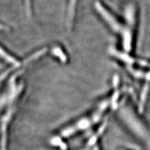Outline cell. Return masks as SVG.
<instances>
[{
  "mask_svg": "<svg viewBox=\"0 0 150 150\" xmlns=\"http://www.w3.org/2000/svg\"><path fill=\"white\" fill-rule=\"evenodd\" d=\"M118 81H116L115 90L110 95L102 100L89 113L81 117L68 126H66L61 131L58 136L51 139V143L54 146L60 148L64 147L65 146L63 143V139L67 140L79 133L93 128L94 126L100 123L111 108L112 106L116 107L118 103L120 95V90L116 89L118 85L117 83H118Z\"/></svg>",
  "mask_w": 150,
  "mask_h": 150,
  "instance_id": "obj_1",
  "label": "cell"
},
{
  "mask_svg": "<svg viewBox=\"0 0 150 150\" xmlns=\"http://www.w3.org/2000/svg\"><path fill=\"white\" fill-rule=\"evenodd\" d=\"M123 47L126 51H129L131 48V41L132 35L129 30H125L123 32Z\"/></svg>",
  "mask_w": 150,
  "mask_h": 150,
  "instance_id": "obj_5",
  "label": "cell"
},
{
  "mask_svg": "<svg viewBox=\"0 0 150 150\" xmlns=\"http://www.w3.org/2000/svg\"><path fill=\"white\" fill-rule=\"evenodd\" d=\"M15 100V98H10V105L9 106L6 115L3 117L2 120V125H1V150H6V127L7 123L9 121V119L11 118L12 113L13 112V108L12 107V103L13 100Z\"/></svg>",
  "mask_w": 150,
  "mask_h": 150,
  "instance_id": "obj_4",
  "label": "cell"
},
{
  "mask_svg": "<svg viewBox=\"0 0 150 150\" xmlns=\"http://www.w3.org/2000/svg\"><path fill=\"white\" fill-rule=\"evenodd\" d=\"M0 57L3 58L7 62L11 63L13 66H16V67H20L21 66V63L20 62H18L13 56L7 53L6 51H4L1 46H0Z\"/></svg>",
  "mask_w": 150,
  "mask_h": 150,
  "instance_id": "obj_6",
  "label": "cell"
},
{
  "mask_svg": "<svg viewBox=\"0 0 150 150\" xmlns=\"http://www.w3.org/2000/svg\"><path fill=\"white\" fill-rule=\"evenodd\" d=\"M116 114L125 126L144 146L150 150V128L127 100L116 106Z\"/></svg>",
  "mask_w": 150,
  "mask_h": 150,
  "instance_id": "obj_2",
  "label": "cell"
},
{
  "mask_svg": "<svg viewBox=\"0 0 150 150\" xmlns=\"http://www.w3.org/2000/svg\"><path fill=\"white\" fill-rule=\"evenodd\" d=\"M134 8H133V6H130L126 8L125 11V18L128 23L131 26L133 25L134 21Z\"/></svg>",
  "mask_w": 150,
  "mask_h": 150,
  "instance_id": "obj_8",
  "label": "cell"
},
{
  "mask_svg": "<svg viewBox=\"0 0 150 150\" xmlns=\"http://www.w3.org/2000/svg\"><path fill=\"white\" fill-rule=\"evenodd\" d=\"M52 52H53V54L56 56H57V57H58L62 62H63V63L67 62V56H66L65 54L63 53L62 50H61L59 48H58V47H56V48H53Z\"/></svg>",
  "mask_w": 150,
  "mask_h": 150,
  "instance_id": "obj_9",
  "label": "cell"
},
{
  "mask_svg": "<svg viewBox=\"0 0 150 150\" xmlns=\"http://www.w3.org/2000/svg\"><path fill=\"white\" fill-rule=\"evenodd\" d=\"M76 0H70L69 6V20H72V18L74 16L75 4H76Z\"/></svg>",
  "mask_w": 150,
  "mask_h": 150,
  "instance_id": "obj_10",
  "label": "cell"
},
{
  "mask_svg": "<svg viewBox=\"0 0 150 150\" xmlns=\"http://www.w3.org/2000/svg\"><path fill=\"white\" fill-rule=\"evenodd\" d=\"M0 30H6V26L2 24H0Z\"/></svg>",
  "mask_w": 150,
  "mask_h": 150,
  "instance_id": "obj_11",
  "label": "cell"
},
{
  "mask_svg": "<svg viewBox=\"0 0 150 150\" xmlns=\"http://www.w3.org/2000/svg\"><path fill=\"white\" fill-rule=\"evenodd\" d=\"M111 53L112 55L115 56L116 57L121 59L122 61H123V62H125L126 63L131 64L134 63V59H133L132 58L130 57V56H128L127 54H126L118 52V51H116V50H112L111 51Z\"/></svg>",
  "mask_w": 150,
  "mask_h": 150,
  "instance_id": "obj_7",
  "label": "cell"
},
{
  "mask_svg": "<svg viewBox=\"0 0 150 150\" xmlns=\"http://www.w3.org/2000/svg\"><path fill=\"white\" fill-rule=\"evenodd\" d=\"M96 10L99 12L103 18L107 21L110 26L113 29V30L116 32H121L122 30V26L120 23L117 21L114 17L112 16L111 14H110L107 10L102 6L101 4L99 2H96L95 5Z\"/></svg>",
  "mask_w": 150,
  "mask_h": 150,
  "instance_id": "obj_3",
  "label": "cell"
}]
</instances>
